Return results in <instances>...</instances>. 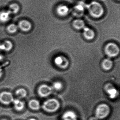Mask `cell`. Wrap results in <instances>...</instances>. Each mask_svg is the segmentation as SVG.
Segmentation results:
<instances>
[{"instance_id": "24", "label": "cell", "mask_w": 120, "mask_h": 120, "mask_svg": "<svg viewBox=\"0 0 120 120\" xmlns=\"http://www.w3.org/2000/svg\"><path fill=\"white\" fill-rule=\"evenodd\" d=\"M3 74V70L2 67H0V78L2 77Z\"/></svg>"}, {"instance_id": "18", "label": "cell", "mask_w": 120, "mask_h": 120, "mask_svg": "<svg viewBox=\"0 0 120 120\" xmlns=\"http://www.w3.org/2000/svg\"><path fill=\"white\" fill-rule=\"evenodd\" d=\"M72 24L74 28L77 30L83 29L85 27V22L82 19H75L73 21Z\"/></svg>"}, {"instance_id": "11", "label": "cell", "mask_w": 120, "mask_h": 120, "mask_svg": "<svg viewBox=\"0 0 120 120\" xmlns=\"http://www.w3.org/2000/svg\"><path fill=\"white\" fill-rule=\"evenodd\" d=\"M69 12V8L65 5H60L57 7L56 9L57 13L60 16L64 17L67 16Z\"/></svg>"}, {"instance_id": "10", "label": "cell", "mask_w": 120, "mask_h": 120, "mask_svg": "<svg viewBox=\"0 0 120 120\" xmlns=\"http://www.w3.org/2000/svg\"><path fill=\"white\" fill-rule=\"evenodd\" d=\"M18 27L22 31L28 32L31 30L32 25L29 21L26 20H22L19 22Z\"/></svg>"}, {"instance_id": "17", "label": "cell", "mask_w": 120, "mask_h": 120, "mask_svg": "<svg viewBox=\"0 0 120 120\" xmlns=\"http://www.w3.org/2000/svg\"><path fill=\"white\" fill-rule=\"evenodd\" d=\"M28 105L29 107L31 109L35 111L39 110L41 107V105L40 101L35 99L30 100L29 102Z\"/></svg>"}, {"instance_id": "21", "label": "cell", "mask_w": 120, "mask_h": 120, "mask_svg": "<svg viewBox=\"0 0 120 120\" xmlns=\"http://www.w3.org/2000/svg\"><path fill=\"white\" fill-rule=\"evenodd\" d=\"M15 94L19 99H23L27 96V92L24 88H20L16 90Z\"/></svg>"}, {"instance_id": "8", "label": "cell", "mask_w": 120, "mask_h": 120, "mask_svg": "<svg viewBox=\"0 0 120 120\" xmlns=\"http://www.w3.org/2000/svg\"><path fill=\"white\" fill-rule=\"evenodd\" d=\"M105 89L111 99H114L118 96V90L111 83L106 84L105 86Z\"/></svg>"}, {"instance_id": "14", "label": "cell", "mask_w": 120, "mask_h": 120, "mask_svg": "<svg viewBox=\"0 0 120 120\" xmlns=\"http://www.w3.org/2000/svg\"><path fill=\"white\" fill-rule=\"evenodd\" d=\"M62 120H78L75 113L71 111H67L63 114Z\"/></svg>"}, {"instance_id": "1", "label": "cell", "mask_w": 120, "mask_h": 120, "mask_svg": "<svg viewBox=\"0 0 120 120\" xmlns=\"http://www.w3.org/2000/svg\"><path fill=\"white\" fill-rule=\"evenodd\" d=\"M86 8L90 15L94 18H100L104 13V10L102 5L96 1H93L86 5Z\"/></svg>"}, {"instance_id": "28", "label": "cell", "mask_w": 120, "mask_h": 120, "mask_svg": "<svg viewBox=\"0 0 120 120\" xmlns=\"http://www.w3.org/2000/svg\"></svg>"}, {"instance_id": "15", "label": "cell", "mask_w": 120, "mask_h": 120, "mask_svg": "<svg viewBox=\"0 0 120 120\" xmlns=\"http://www.w3.org/2000/svg\"><path fill=\"white\" fill-rule=\"evenodd\" d=\"M11 14L9 10L3 11L0 12V22L2 23H6L9 21Z\"/></svg>"}, {"instance_id": "5", "label": "cell", "mask_w": 120, "mask_h": 120, "mask_svg": "<svg viewBox=\"0 0 120 120\" xmlns=\"http://www.w3.org/2000/svg\"><path fill=\"white\" fill-rule=\"evenodd\" d=\"M14 98L11 93L4 91L0 93V102L3 104L8 105L13 102Z\"/></svg>"}, {"instance_id": "13", "label": "cell", "mask_w": 120, "mask_h": 120, "mask_svg": "<svg viewBox=\"0 0 120 120\" xmlns=\"http://www.w3.org/2000/svg\"><path fill=\"white\" fill-rule=\"evenodd\" d=\"M12 103L14 104L15 109L17 111H21L24 109L25 108V102L19 98L16 99H14Z\"/></svg>"}, {"instance_id": "2", "label": "cell", "mask_w": 120, "mask_h": 120, "mask_svg": "<svg viewBox=\"0 0 120 120\" xmlns=\"http://www.w3.org/2000/svg\"><path fill=\"white\" fill-rule=\"evenodd\" d=\"M60 104L56 99L51 98L44 102L42 108L43 110L49 113H53L58 111L60 108Z\"/></svg>"}, {"instance_id": "20", "label": "cell", "mask_w": 120, "mask_h": 120, "mask_svg": "<svg viewBox=\"0 0 120 120\" xmlns=\"http://www.w3.org/2000/svg\"><path fill=\"white\" fill-rule=\"evenodd\" d=\"M20 9L19 5L16 3H12L9 6L8 10L12 14H17Z\"/></svg>"}, {"instance_id": "9", "label": "cell", "mask_w": 120, "mask_h": 120, "mask_svg": "<svg viewBox=\"0 0 120 120\" xmlns=\"http://www.w3.org/2000/svg\"><path fill=\"white\" fill-rule=\"evenodd\" d=\"M86 5L82 2L79 3L74 7L73 13L75 16H80L84 13Z\"/></svg>"}, {"instance_id": "22", "label": "cell", "mask_w": 120, "mask_h": 120, "mask_svg": "<svg viewBox=\"0 0 120 120\" xmlns=\"http://www.w3.org/2000/svg\"><path fill=\"white\" fill-rule=\"evenodd\" d=\"M18 27L15 24H9L7 28V31L10 34H14L16 33L18 30Z\"/></svg>"}, {"instance_id": "23", "label": "cell", "mask_w": 120, "mask_h": 120, "mask_svg": "<svg viewBox=\"0 0 120 120\" xmlns=\"http://www.w3.org/2000/svg\"><path fill=\"white\" fill-rule=\"evenodd\" d=\"M52 87V89L56 90H61L63 88V84L60 81H56L53 83Z\"/></svg>"}, {"instance_id": "16", "label": "cell", "mask_w": 120, "mask_h": 120, "mask_svg": "<svg viewBox=\"0 0 120 120\" xmlns=\"http://www.w3.org/2000/svg\"><path fill=\"white\" fill-rule=\"evenodd\" d=\"M113 66V62L109 58L105 59L101 63L102 67L105 71H109Z\"/></svg>"}, {"instance_id": "12", "label": "cell", "mask_w": 120, "mask_h": 120, "mask_svg": "<svg viewBox=\"0 0 120 120\" xmlns=\"http://www.w3.org/2000/svg\"><path fill=\"white\" fill-rule=\"evenodd\" d=\"M83 36L87 40H93L95 36L94 31L90 28L87 27H85L83 29Z\"/></svg>"}, {"instance_id": "6", "label": "cell", "mask_w": 120, "mask_h": 120, "mask_svg": "<svg viewBox=\"0 0 120 120\" xmlns=\"http://www.w3.org/2000/svg\"><path fill=\"white\" fill-rule=\"evenodd\" d=\"M52 87L46 84H43L38 87V94L41 97L45 98L48 97L52 92Z\"/></svg>"}, {"instance_id": "25", "label": "cell", "mask_w": 120, "mask_h": 120, "mask_svg": "<svg viewBox=\"0 0 120 120\" xmlns=\"http://www.w3.org/2000/svg\"><path fill=\"white\" fill-rule=\"evenodd\" d=\"M99 119L95 116V117H92L89 119V120H98Z\"/></svg>"}, {"instance_id": "26", "label": "cell", "mask_w": 120, "mask_h": 120, "mask_svg": "<svg viewBox=\"0 0 120 120\" xmlns=\"http://www.w3.org/2000/svg\"><path fill=\"white\" fill-rule=\"evenodd\" d=\"M28 120H36V119H35L33 118L30 119H29Z\"/></svg>"}, {"instance_id": "3", "label": "cell", "mask_w": 120, "mask_h": 120, "mask_svg": "<svg viewBox=\"0 0 120 120\" xmlns=\"http://www.w3.org/2000/svg\"><path fill=\"white\" fill-rule=\"evenodd\" d=\"M110 112V107L108 105L101 104L97 107L95 109V116L98 119H103L107 117Z\"/></svg>"}, {"instance_id": "27", "label": "cell", "mask_w": 120, "mask_h": 120, "mask_svg": "<svg viewBox=\"0 0 120 120\" xmlns=\"http://www.w3.org/2000/svg\"><path fill=\"white\" fill-rule=\"evenodd\" d=\"M6 120V119H2V120Z\"/></svg>"}, {"instance_id": "4", "label": "cell", "mask_w": 120, "mask_h": 120, "mask_svg": "<svg viewBox=\"0 0 120 120\" xmlns=\"http://www.w3.org/2000/svg\"><path fill=\"white\" fill-rule=\"evenodd\" d=\"M104 51L106 54L109 57L112 58L118 55L120 52V49L116 44L111 42L106 45Z\"/></svg>"}, {"instance_id": "19", "label": "cell", "mask_w": 120, "mask_h": 120, "mask_svg": "<svg viewBox=\"0 0 120 120\" xmlns=\"http://www.w3.org/2000/svg\"><path fill=\"white\" fill-rule=\"evenodd\" d=\"M2 50L5 52H9L12 49L13 47L12 43L10 41H5L3 43H1Z\"/></svg>"}, {"instance_id": "7", "label": "cell", "mask_w": 120, "mask_h": 120, "mask_svg": "<svg viewBox=\"0 0 120 120\" xmlns=\"http://www.w3.org/2000/svg\"><path fill=\"white\" fill-rule=\"evenodd\" d=\"M55 65L62 69L67 68L69 64V62L67 59L62 56L56 57L54 60Z\"/></svg>"}]
</instances>
